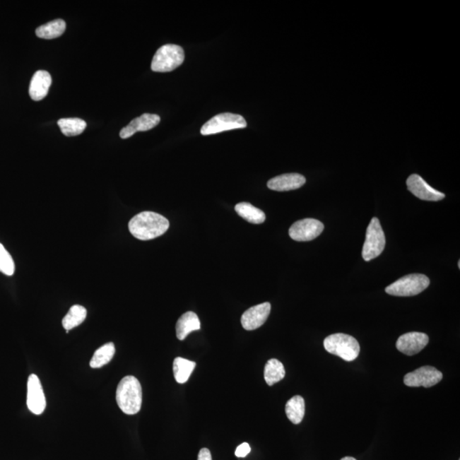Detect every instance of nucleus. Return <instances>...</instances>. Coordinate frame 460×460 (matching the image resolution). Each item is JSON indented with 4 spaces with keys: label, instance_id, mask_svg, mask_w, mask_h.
<instances>
[{
    "label": "nucleus",
    "instance_id": "obj_22",
    "mask_svg": "<svg viewBox=\"0 0 460 460\" xmlns=\"http://www.w3.org/2000/svg\"><path fill=\"white\" fill-rule=\"evenodd\" d=\"M285 376L283 364L276 359L268 360L264 367V379L269 387L280 382Z\"/></svg>",
    "mask_w": 460,
    "mask_h": 460
},
{
    "label": "nucleus",
    "instance_id": "obj_12",
    "mask_svg": "<svg viewBox=\"0 0 460 460\" xmlns=\"http://www.w3.org/2000/svg\"><path fill=\"white\" fill-rule=\"evenodd\" d=\"M428 335L418 331L401 335L396 342L397 350L407 355L420 353L428 345Z\"/></svg>",
    "mask_w": 460,
    "mask_h": 460
},
{
    "label": "nucleus",
    "instance_id": "obj_3",
    "mask_svg": "<svg viewBox=\"0 0 460 460\" xmlns=\"http://www.w3.org/2000/svg\"><path fill=\"white\" fill-rule=\"evenodd\" d=\"M325 350L330 354L338 355L346 362H352L358 358L360 345L350 335L335 334L329 336L324 341Z\"/></svg>",
    "mask_w": 460,
    "mask_h": 460
},
{
    "label": "nucleus",
    "instance_id": "obj_18",
    "mask_svg": "<svg viewBox=\"0 0 460 460\" xmlns=\"http://www.w3.org/2000/svg\"><path fill=\"white\" fill-rule=\"evenodd\" d=\"M236 213L240 217L247 220L248 223H254V225H260L263 223L266 219V216L263 211H261L256 207L250 204L248 202H242L236 205L235 207Z\"/></svg>",
    "mask_w": 460,
    "mask_h": 460
},
{
    "label": "nucleus",
    "instance_id": "obj_7",
    "mask_svg": "<svg viewBox=\"0 0 460 460\" xmlns=\"http://www.w3.org/2000/svg\"><path fill=\"white\" fill-rule=\"evenodd\" d=\"M247 126L246 119L242 115L223 113L214 116L201 127L203 136L220 134V132L235 129H243Z\"/></svg>",
    "mask_w": 460,
    "mask_h": 460
},
{
    "label": "nucleus",
    "instance_id": "obj_29",
    "mask_svg": "<svg viewBox=\"0 0 460 460\" xmlns=\"http://www.w3.org/2000/svg\"><path fill=\"white\" fill-rule=\"evenodd\" d=\"M341 460H356V459L353 457H348L347 456V457L343 458Z\"/></svg>",
    "mask_w": 460,
    "mask_h": 460
},
{
    "label": "nucleus",
    "instance_id": "obj_10",
    "mask_svg": "<svg viewBox=\"0 0 460 460\" xmlns=\"http://www.w3.org/2000/svg\"><path fill=\"white\" fill-rule=\"evenodd\" d=\"M27 405L29 411L40 415L47 408V400L39 377L31 375L28 380Z\"/></svg>",
    "mask_w": 460,
    "mask_h": 460
},
{
    "label": "nucleus",
    "instance_id": "obj_27",
    "mask_svg": "<svg viewBox=\"0 0 460 460\" xmlns=\"http://www.w3.org/2000/svg\"><path fill=\"white\" fill-rule=\"evenodd\" d=\"M251 452V447L248 443L244 442L242 444H240L237 449L235 450L236 457L244 458L247 455L249 454Z\"/></svg>",
    "mask_w": 460,
    "mask_h": 460
},
{
    "label": "nucleus",
    "instance_id": "obj_1",
    "mask_svg": "<svg viewBox=\"0 0 460 460\" xmlns=\"http://www.w3.org/2000/svg\"><path fill=\"white\" fill-rule=\"evenodd\" d=\"M169 227L167 218L153 211H143L132 218L129 223L131 234L141 240L159 237L167 231Z\"/></svg>",
    "mask_w": 460,
    "mask_h": 460
},
{
    "label": "nucleus",
    "instance_id": "obj_9",
    "mask_svg": "<svg viewBox=\"0 0 460 460\" xmlns=\"http://www.w3.org/2000/svg\"><path fill=\"white\" fill-rule=\"evenodd\" d=\"M442 374L437 368L425 366L409 372L404 377V384L409 387L430 388L437 384L442 379Z\"/></svg>",
    "mask_w": 460,
    "mask_h": 460
},
{
    "label": "nucleus",
    "instance_id": "obj_13",
    "mask_svg": "<svg viewBox=\"0 0 460 460\" xmlns=\"http://www.w3.org/2000/svg\"><path fill=\"white\" fill-rule=\"evenodd\" d=\"M271 305L269 302L258 305L244 312L242 317L244 329L252 331L262 326L271 314Z\"/></svg>",
    "mask_w": 460,
    "mask_h": 460
},
{
    "label": "nucleus",
    "instance_id": "obj_19",
    "mask_svg": "<svg viewBox=\"0 0 460 460\" xmlns=\"http://www.w3.org/2000/svg\"><path fill=\"white\" fill-rule=\"evenodd\" d=\"M285 413L294 425L300 424L305 413V401L300 396L291 398L285 405Z\"/></svg>",
    "mask_w": 460,
    "mask_h": 460
},
{
    "label": "nucleus",
    "instance_id": "obj_28",
    "mask_svg": "<svg viewBox=\"0 0 460 460\" xmlns=\"http://www.w3.org/2000/svg\"><path fill=\"white\" fill-rule=\"evenodd\" d=\"M198 460H213L210 450L207 449H201L200 452H199Z\"/></svg>",
    "mask_w": 460,
    "mask_h": 460
},
{
    "label": "nucleus",
    "instance_id": "obj_14",
    "mask_svg": "<svg viewBox=\"0 0 460 460\" xmlns=\"http://www.w3.org/2000/svg\"><path fill=\"white\" fill-rule=\"evenodd\" d=\"M160 117L157 114H144L140 117L132 119L129 125L124 127L119 132L120 138H131L138 131H147L159 125Z\"/></svg>",
    "mask_w": 460,
    "mask_h": 460
},
{
    "label": "nucleus",
    "instance_id": "obj_2",
    "mask_svg": "<svg viewBox=\"0 0 460 460\" xmlns=\"http://www.w3.org/2000/svg\"><path fill=\"white\" fill-rule=\"evenodd\" d=\"M119 408L127 415H134L142 408L143 391L138 379L126 376L120 381L116 391Z\"/></svg>",
    "mask_w": 460,
    "mask_h": 460
},
{
    "label": "nucleus",
    "instance_id": "obj_20",
    "mask_svg": "<svg viewBox=\"0 0 460 460\" xmlns=\"http://www.w3.org/2000/svg\"><path fill=\"white\" fill-rule=\"evenodd\" d=\"M196 367V363L191 362V360H186L182 358H177L174 359V378H175L178 384H184L187 382Z\"/></svg>",
    "mask_w": 460,
    "mask_h": 460
},
{
    "label": "nucleus",
    "instance_id": "obj_11",
    "mask_svg": "<svg viewBox=\"0 0 460 460\" xmlns=\"http://www.w3.org/2000/svg\"><path fill=\"white\" fill-rule=\"evenodd\" d=\"M408 189L414 196L427 201H439L445 198V194L430 187L427 182L417 174H413L407 180Z\"/></svg>",
    "mask_w": 460,
    "mask_h": 460
},
{
    "label": "nucleus",
    "instance_id": "obj_26",
    "mask_svg": "<svg viewBox=\"0 0 460 460\" xmlns=\"http://www.w3.org/2000/svg\"><path fill=\"white\" fill-rule=\"evenodd\" d=\"M0 272L7 276H13L15 273L14 260L1 243H0Z\"/></svg>",
    "mask_w": 460,
    "mask_h": 460
},
{
    "label": "nucleus",
    "instance_id": "obj_23",
    "mask_svg": "<svg viewBox=\"0 0 460 460\" xmlns=\"http://www.w3.org/2000/svg\"><path fill=\"white\" fill-rule=\"evenodd\" d=\"M87 312L85 307L81 305H73L70 308L69 312L63 319L64 329L69 333L74 327L78 326L85 322Z\"/></svg>",
    "mask_w": 460,
    "mask_h": 460
},
{
    "label": "nucleus",
    "instance_id": "obj_17",
    "mask_svg": "<svg viewBox=\"0 0 460 460\" xmlns=\"http://www.w3.org/2000/svg\"><path fill=\"white\" fill-rule=\"evenodd\" d=\"M201 329V322L197 314L192 312H186L178 319L176 325L177 337L179 341H184L193 331Z\"/></svg>",
    "mask_w": 460,
    "mask_h": 460
},
{
    "label": "nucleus",
    "instance_id": "obj_15",
    "mask_svg": "<svg viewBox=\"0 0 460 460\" xmlns=\"http://www.w3.org/2000/svg\"><path fill=\"white\" fill-rule=\"evenodd\" d=\"M305 182V177L301 174L288 173L272 178L267 186L269 189L284 192L300 189Z\"/></svg>",
    "mask_w": 460,
    "mask_h": 460
},
{
    "label": "nucleus",
    "instance_id": "obj_5",
    "mask_svg": "<svg viewBox=\"0 0 460 460\" xmlns=\"http://www.w3.org/2000/svg\"><path fill=\"white\" fill-rule=\"evenodd\" d=\"M430 279L421 273L401 277L396 283L385 288V292L389 295L396 297H412L418 295L429 287Z\"/></svg>",
    "mask_w": 460,
    "mask_h": 460
},
{
    "label": "nucleus",
    "instance_id": "obj_24",
    "mask_svg": "<svg viewBox=\"0 0 460 460\" xmlns=\"http://www.w3.org/2000/svg\"><path fill=\"white\" fill-rule=\"evenodd\" d=\"M115 347L113 343H107L95 352L90 360V366L93 368H101L113 359Z\"/></svg>",
    "mask_w": 460,
    "mask_h": 460
},
{
    "label": "nucleus",
    "instance_id": "obj_21",
    "mask_svg": "<svg viewBox=\"0 0 460 460\" xmlns=\"http://www.w3.org/2000/svg\"><path fill=\"white\" fill-rule=\"evenodd\" d=\"M66 23L64 20L57 19L36 29V35L40 39L53 40L64 35Z\"/></svg>",
    "mask_w": 460,
    "mask_h": 460
},
{
    "label": "nucleus",
    "instance_id": "obj_6",
    "mask_svg": "<svg viewBox=\"0 0 460 460\" xmlns=\"http://www.w3.org/2000/svg\"><path fill=\"white\" fill-rule=\"evenodd\" d=\"M385 247V235L378 218H372L367 227L362 256L365 261H371L382 254Z\"/></svg>",
    "mask_w": 460,
    "mask_h": 460
},
{
    "label": "nucleus",
    "instance_id": "obj_4",
    "mask_svg": "<svg viewBox=\"0 0 460 460\" xmlns=\"http://www.w3.org/2000/svg\"><path fill=\"white\" fill-rule=\"evenodd\" d=\"M184 52L179 45H165L153 56L151 69L153 72H172L184 61Z\"/></svg>",
    "mask_w": 460,
    "mask_h": 460
},
{
    "label": "nucleus",
    "instance_id": "obj_25",
    "mask_svg": "<svg viewBox=\"0 0 460 460\" xmlns=\"http://www.w3.org/2000/svg\"><path fill=\"white\" fill-rule=\"evenodd\" d=\"M57 124L63 134L67 136L81 135L87 126L84 119L78 118L61 119Z\"/></svg>",
    "mask_w": 460,
    "mask_h": 460
},
{
    "label": "nucleus",
    "instance_id": "obj_16",
    "mask_svg": "<svg viewBox=\"0 0 460 460\" xmlns=\"http://www.w3.org/2000/svg\"><path fill=\"white\" fill-rule=\"evenodd\" d=\"M52 78L51 74L45 70H39L32 78L29 86V95L34 101H41L47 96Z\"/></svg>",
    "mask_w": 460,
    "mask_h": 460
},
{
    "label": "nucleus",
    "instance_id": "obj_8",
    "mask_svg": "<svg viewBox=\"0 0 460 460\" xmlns=\"http://www.w3.org/2000/svg\"><path fill=\"white\" fill-rule=\"evenodd\" d=\"M324 230L323 223L317 219L305 218L294 223L289 230V235L296 242H310L318 237Z\"/></svg>",
    "mask_w": 460,
    "mask_h": 460
}]
</instances>
